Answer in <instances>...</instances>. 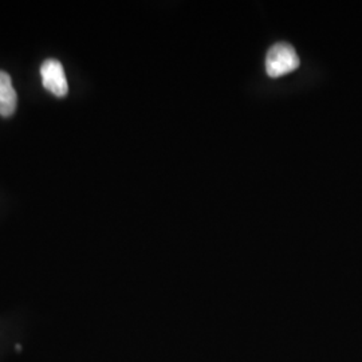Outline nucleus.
<instances>
[{
	"label": "nucleus",
	"mask_w": 362,
	"mask_h": 362,
	"mask_svg": "<svg viewBox=\"0 0 362 362\" xmlns=\"http://www.w3.org/2000/svg\"><path fill=\"white\" fill-rule=\"evenodd\" d=\"M299 64L296 49L285 42L274 45L266 55V71L272 78L282 77L297 70Z\"/></svg>",
	"instance_id": "obj_1"
},
{
	"label": "nucleus",
	"mask_w": 362,
	"mask_h": 362,
	"mask_svg": "<svg viewBox=\"0 0 362 362\" xmlns=\"http://www.w3.org/2000/svg\"><path fill=\"white\" fill-rule=\"evenodd\" d=\"M40 77L43 88L52 95L62 98L67 95L69 85L64 66L57 59H46L40 66Z\"/></svg>",
	"instance_id": "obj_2"
},
{
	"label": "nucleus",
	"mask_w": 362,
	"mask_h": 362,
	"mask_svg": "<svg viewBox=\"0 0 362 362\" xmlns=\"http://www.w3.org/2000/svg\"><path fill=\"white\" fill-rule=\"evenodd\" d=\"M18 105V95L11 77L0 70V116L11 117Z\"/></svg>",
	"instance_id": "obj_3"
}]
</instances>
